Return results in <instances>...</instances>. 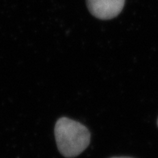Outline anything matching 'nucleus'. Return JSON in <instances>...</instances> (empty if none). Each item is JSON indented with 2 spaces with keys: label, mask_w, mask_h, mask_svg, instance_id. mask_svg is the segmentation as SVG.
I'll use <instances>...</instances> for the list:
<instances>
[{
  "label": "nucleus",
  "mask_w": 158,
  "mask_h": 158,
  "mask_svg": "<svg viewBox=\"0 0 158 158\" xmlns=\"http://www.w3.org/2000/svg\"><path fill=\"white\" fill-rule=\"evenodd\" d=\"M54 134L59 152L67 158L78 156L90 142V133L87 127L67 117H61L56 121Z\"/></svg>",
  "instance_id": "obj_1"
},
{
  "label": "nucleus",
  "mask_w": 158,
  "mask_h": 158,
  "mask_svg": "<svg viewBox=\"0 0 158 158\" xmlns=\"http://www.w3.org/2000/svg\"><path fill=\"white\" fill-rule=\"evenodd\" d=\"M92 15L102 20L113 19L122 11L125 0H86Z\"/></svg>",
  "instance_id": "obj_2"
},
{
  "label": "nucleus",
  "mask_w": 158,
  "mask_h": 158,
  "mask_svg": "<svg viewBox=\"0 0 158 158\" xmlns=\"http://www.w3.org/2000/svg\"><path fill=\"white\" fill-rule=\"evenodd\" d=\"M110 158H132V157H129V156H114V157H110Z\"/></svg>",
  "instance_id": "obj_3"
},
{
  "label": "nucleus",
  "mask_w": 158,
  "mask_h": 158,
  "mask_svg": "<svg viewBox=\"0 0 158 158\" xmlns=\"http://www.w3.org/2000/svg\"><path fill=\"white\" fill-rule=\"evenodd\" d=\"M157 126H158V119H157Z\"/></svg>",
  "instance_id": "obj_4"
}]
</instances>
